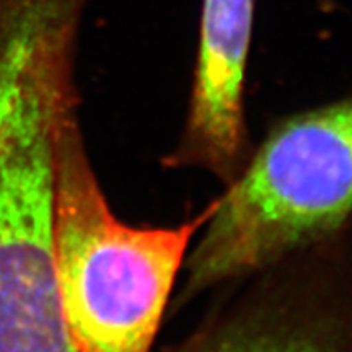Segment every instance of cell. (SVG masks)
<instances>
[{
  "instance_id": "6da1fadb",
  "label": "cell",
  "mask_w": 352,
  "mask_h": 352,
  "mask_svg": "<svg viewBox=\"0 0 352 352\" xmlns=\"http://www.w3.org/2000/svg\"><path fill=\"white\" fill-rule=\"evenodd\" d=\"M212 208L173 228L120 222L87 157L77 113L70 114L57 144L54 261L78 352H151L188 246Z\"/></svg>"
},
{
  "instance_id": "277c9868",
  "label": "cell",
  "mask_w": 352,
  "mask_h": 352,
  "mask_svg": "<svg viewBox=\"0 0 352 352\" xmlns=\"http://www.w3.org/2000/svg\"><path fill=\"white\" fill-rule=\"evenodd\" d=\"M327 280L300 323L261 320L232 327L197 352H352V227L340 233Z\"/></svg>"
},
{
  "instance_id": "7a4b0ae2",
  "label": "cell",
  "mask_w": 352,
  "mask_h": 352,
  "mask_svg": "<svg viewBox=\"0 0 352 352\" xmlns=\"http://www.w3.org/2000/svg\"><path fill=\"white\" fill-rule=\"evenodd\" d=\"M352 217V96L284 121L214 201L186 297L327 240Z\"/></svg>"
},
{
  "instance_id": "3957f363",
  "label": "cell",
  "mask_w": 352,
  "mask_h": 352,
  "mask_svg": "<svg viewBox=\"0 0 352 352\" xmlns=\"http://www.w3.org/2000/svg\"><path fill=\"white\" fill-rule=\"evenodd\" d=\"M254 0H204L195 85L175 164L196 165L230 183L246 157L243 83Z\"/></svg>"
}]
</instances>
